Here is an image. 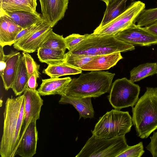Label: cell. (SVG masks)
<instances>
[{
  "mask_svg": "<svg viewBox=\"0 0 157 157\" xmlns=\"http://www.w3.org/2000/svg\"><path fill=\"white\" fill-rule=\"evenodd\" d=\"M25 97L23 94L16 98H8L3 113V131L0 145L2 157H14L21 137L24 124Z\"/></svg>",
  "mask_w": 157,
  "mask_h": 157,
  "instance_id": "6da1fadb",
  "label": "cell"
},
{
  "mask_svg": "<svg viewBox=\"0 0 157 157\" xmlns=\"http://www.w3.org/2000/svg\"><path fill=\"white\" fill-rule=\"evenodd\" d=\"M115 75L108 71H93L74 78L59 95L75 98H96L110 91Z\"/></svg>",
  "mask_w": 157,
  "mask_h": 157,
  "instance_id": "7a4b0ae2",
  "label": "cell"
},
{
  "mask_svg": "<svg viewBox=\"0 0 157 157\" xmlns=\"http://www.w3.org/2000/svg\"><path fill=\"white\" fill-rule=\"evenodd\" d=\"M132 112L137 136L141 139L147 138L157 129V87H147Z\"/></svg>",
  "mask_w": 157,
  "mask_h": 157,
  "instance_id": "3957f363",
  "label": "cell"
},
{
  "mask_svg": "<svg viewBox=\"0 0 157 157\" xmlns=\"http://www.w3.org/2000/svg\"><path fill=\"white\" fill-rule=\"evenodd\" d=\"M135 49V46L118 40L114 36H98L92 33L67 52L74 55L94 56Z\"/></svg>",
  "mask_w": 157,
  "mask_h": 157,
  "instance_id": "277c9868",
  "label": "cell"
},
{
  "mask_svg": "<svg viewBox=\"0 0 157 157\" xmlns=\"http://www.w3.org/2000/svg\"><path fill=\"white\" fill-rule=\"evenodd\" d=\"M132 125L128 112L113 109L99 118L91 132L96 138H112L124 136L130 131Z\"/></svg>",
  "mask_w": 157,
  "mask_h": 157,
  "instance_id": "5b68a950",
  "label": "cell"
},
{
  "mask_svg": "<svg viewBox=\"0 0 157 157\" xmlns=\"http://www.w3.org/2000/svg\"><path fill=\"white\" fill-rule=\"evenodd\" d=\"M129 146L125 135L108 139L92 136L76 157H117Z\"/></svg>",
  "mask_w": 157,
  "mask_h": 157,
  "instance_id": "8992f818",
  "label": "cell"
},
{
  "mask_svg": "<svg viewBox=\"0 0 157 157\" xmlns=\"http://www.w3.org/2000/svg\"><path fill=\"white\" fill-rule=\"evenodd\" d=\"M140 87L126 78L116 79L112 84L109 101L115 109L133 107L139 99Z\"/></svg>",
  "mask_w": 157,
  "mask_h": 157,
  "instance_id": "52a82bcc",
  "label": "cell"
},
{
  "mask_svg": "<svg viewBox=\"0 0 157 157\" xmlns=\"http://www.w3.org/2000/svg\"><path fill=\"white\" fill-rule=\"evenodd\" d=\"M145 3L140 1L131 3L121 15L101 28L95 29L93 34L96 36H114L133 23L145 9Z\"/></svg>",
  "mask_w": 157,
  "mask_h": 157,
  "instance_id": "ba28073f",
  "label": "cell"
},
{
  "mask_svg": "<svg viewBox=\"0 0 157 157\" xmlns=\"http://www.w3.org/2000/svg\"><path fill=\"white\" fill-rule=\"evenodd\" d=\"M121 41L133 46H149L157 44V37L145 27L133 23L113 36Z\"/></svg>",
  "mask_w": 157,
  "mask_h": 157,
  "instance_id": "9c48e42d",
  "label": "cell"
},
{
  "mask_svg": "<svg viewBox=\"0 0 157 157\" xmlns=\"http://www.w3.org/2000/svg\"><path fill=\"white\" fill-rule=\"evenodd\" d=\"M42 17L45 22L53 28L64 17L69 0H39Z\"/></svg>",
  "mask_w": 157,
  "mask_h": 157,
  "instance_id": "30bf717a",
  "label": "cell"
},
{
  "mask_svg": "<svg viewBox=\"0 0 157 157\" xmlns=\"http://www.w3.org/2000/svg\"><path fill=\"white\" fill-rule=\"evenodd\" d=\"M36 121L32 120L21 133L16 154L22 157H32L36 153L38 133Z\"/></svg>",
  "mask_w": 157,
  "mask_h": 157,
  "instance_id": "8fae6325",
  "label": "cell"
},
{
  "mask_svg": "<svg viewBox=\"0 0 157 157\" xmlns=\"http://www.w3.org/2000/svg\"><path fill=\"white\" fill-rule=\"evenodd\" d=\"M25 97L24 126L21 132L26 129L32 120H37L40 118L41 107L43 100L36 90H32L28 87L23 92Z\"/></svg>",
  "mask_w": 157,
  "mask_h": 157,
  "instance_id": "7c38bea8",
  "label": "cell"
},
{
  "mask_svg": "<svg viewBox=\"0 0 157 157\" xmlns=\"http://www.w3.org/2000/svg\"><path fill=\"white\" fill-rule=\"evenodd\" d=\"M52 28L45 21L43 22L38 29L29 36L14 44V48L28 53L34 52L40 48Z\"/></svg>",
  "mask_w": 157,
  "mask_h": 157,
  "instance_id": "4fadbf2b",
  "label": "cell"
},
{
  "mask_svg": "<svg viewBox=\"0 0 157 157\" xmlns=\"http://www.w3.org/2000/svg\"><path fill=\"white\" fill-rule=\"evenodd\" d=\"M21 56L20 52L13 51L5 55L6 65L1 76L6 90L11 88L13 86Z\"/></svg>",
  "mask_w": 157,
  "mask_h": 157,
  "instance_id": "5bb4252c",
  "label": "cell"
},
{
  "mask_svg": "<svg viewBox=\"0 0 157 157\" xmlns=\"http://www.w3.org/2000/svg\"><path fill=\"white\" fill-rule=\"evenodd\" d=\"M122 58L120 52L94 56L80 69L91 71L107 70L115 65Z\"/></svg>",
  "mask_w": 157,
  "mask_h": 157,
  "instance_id": "9a60e30c",
  "label": "cell"
},
{
  "mask_svg": "<svg viewBox=\"0 0 157 157\" xmlns=\"http://www.w3.org/2000/svg\"><path fill=\"white\" fill-rule=\"evenodd\" d=\"M0 15L6 16L23 29L34 24L41 23L45 21L40 13L37 14L22 10L12 12L0 10Z\"/></svg>",
  "mask_w": 157,
  "mask_h": 157,
  "instance_id": "2e32d148",
  "label": "cell"
},
{
  "mask_svg": "<svg viewBox=\"0 0 157 157\" xmlns=\"http://www.w3.org/2000/svg\"><path fill=\"white\" fill-rule=\"evenodd\" d=\"M91 98H75L62 95L59 103L72 105L79 113V120L82 117L84 119L92 118L94 115V112L91 102Z\"/></svg>",
  "mask_w": 157,
  "mask_h": 157,
  "instance_id": "e0dca14e",
  "label": "cell"
},
{
  "mask_svg": "<svg viewBox=\"0 0 157 157\" xmlns=\"http://www.w3.org/2000/svg\"><path fill=\"white\" fill-rule=\"evenodd\" d=\"M71 79L69 77L42 79V83L37 90L39 94L43 96L59 94Z\"/></svg>",
  "mask_w": 157,
  "mask_h": 157,
  "instance_id": "ac0fdd59",
  "label": "cell"
},
{
  "mask_svg": "<svg viewBox=\"0 0 157 157\" xmlns=\"http://www.w3.org/2000/svg\"><path fill=\"white\" fill-rule=\"evenodd\" d=\"M36 0H0V10L12 12L25 11L38 14Z\"/></svg>",
  "mask_w": 157,
  "mask_h": 157,
  "instance_id": "d6986e66",
  "label": "cell"
},
{
  "mask_svg": "<svg viewBox=\"0 0 157 157\" xmlns=\"http://www.w3.org/2000/svg\"><path fill=\"white\" fill-rule=\"evenodd\" d=\"M29 78L24 57L22 54L15 79L11 88L16 96L20 95L27 88Z\"/></svg>",
  "mask_w": 157,
  "mask_h": 157,
  "instance_id": "ffe728a7",
  "label": "cell"
},
{
  "mask_svg": "<svg viewBox=\"0 0 157 157\" xmlns=\"http://www.w3.org/2000/svg\"><path fill=\"white\" fill-rule=\"evenodd\" d=\"M37 55L39 61L48 65H54L65 63V52L48 48H39Z\"/></svg>",
  "mask_w": 157,
  "mask_h": 157,
  "instance_id": "44dd1931",
  "label": "cell"
},
{
  "mask_svg": "<svg viewBox=\"0 0 157 157\" xmlns=\"http://www.w3.org/2000/svg\"><path fill=\"white\" fill-rule=\"evenodd\" d=\"M128 0H115L106 5L104 16L100 24L96 29H99L122 14L126 9V3Z\"/></svg>",
  "mask_w": 157,
  "mask_h": 157,
  "instance_id": "7402d4cb",
  "label": "cell"
},
{
  "mask_svg": "<svg viewBox=\"0 0 157 157\" xmlns=\"http://www.w3.org/2000/svg\"><path fill=\"white\" fill-rule=\"evenodd\" d=\"M82 70L65 63L54 65H48L43 73L50 78H58L64 75H75L81 73Z\"/></svg>",
  "mask_w": 157,
  "mask_h": 157,
  "instance_id": "603a6c76",
  "label": "cell"
},
{
  "mask_svg": "<svg viewBox=\"0 0 157 157\" xmlns=\"http://www.w3.org/2000/svg\"><path fill=\"white\" fill-rule=\"evenodd\" d=\"M157 73V63H143L134 67L130 71V80L134 82Z\"/></svg>",
  "mask_w": 157,
  "mask_h": 157,
  "instance_id": "cb8c5ba5",
  "label": "cell"
},
{
  "mask_svg": "<svg viewBox=\"0 0 157 157\" xmlns=\"http://www.w3.org/2000/svg\"><path fill=\"white\" fill-rule=\"evenodd\" d=\"M45 48L65 52L67 49L64 38L54 33L52 29L44 38L40 48Z\"/></svg>",
  "mask_w": 157,
  "mask_h": 157,
  "instance_id": "d4e9b609",
  "label": "cell"
},
{
  "mask_svg": "<svg viewBox=\"0 0 157 157\" xmlns=\"http://www.w3.org/2000/svg\"><path fill=\"white\" fill-rule=\"evenodd\" d=\"M157 21V8L144 9L135 21L137 25L147 27Z\"/></svg>",
  "mask_w": 157,
  "mask_h": 157,
  "instance_id": "484cf974",
  "label": "cell"
},
{
  "mask_svg": "<svg viewBox=\"0 0 157 157\" xmlns=\"http://www.w3.org/2000/svg\"><path fill=\"white\" fill-rule=\"evenodd\" d=\"M94 56L74 55L65 53V63L80 69L84 65L92 59Z\"/></svg>",
  "mask_w": 157,
  "mask_h": 157,
  "instance_id": "4316f807",
  "label": "cell"
},
{
  "mask_svg": "<svg viewBox=\"0 0 157 157\" xmlns=\"http://www.w3.org/2000/svg\"><path fill=\"white\" fill-rule=\"evenodd\" d=\"M8 19L6 16L0 15V45L3 47L12 45L8 31Z\"/></svg>",
  "mask_w": 157,
  "mask_h": 157,
  "instance_id": "83f0119b",
  "label": "cell"
},
{
  "mask_svg": "<svg viewBox=\"0 0 157 157\" xmlns=\"http://www.w3.org/2000/svg\"><path fill=\"white\" fill-rule=\"evenodd\" d=\"M144 152L143 142H140L134 146H129L125 150L117 157H140Z\"/></svg>",
  "mask_w": 157,
  "mask_h": 157,
  "instance_id": "f1b7e54d",
  "label": "cell"
},
{
  "mask_svg": "<svg viewBox=\"0 0 157 157\" xmlns=\"http://www.w3.org/2000/svg\"><path fill=\"white\" fill-rule=\"evenodd\" d=\"M24 56L26 67L29 77L35 73L37 78L39 77L40 65L34 61L31 55L27 52H24L22 54Z\"/></svg>",
  "mask_w": 157,
  "mask_h": 157,
  "instance_id": "f546056e",
  "label": "cell"
},
{
  "mask_svg": "<svg viewBox=\"0 0 157 157\" xmlns=\"http://www.w3.org/2000/svg\"><path fill=\"white\" fill-rule=\"evenodd\" d=\"M90 34L81 35L78 34L73 33L64 38L67 48L68 51L72 50L79 43L87 38Z\"/></svg>",
  "mask_w": 157,
  "mask_h": 157,
  "instance_id": "4dcf8cb0",
  "label": "cell"
},
{
  "mask_svg": "<svg viewBox=\"0 0 157 157\" xmlns=\"http://www.w3.org/2000/svg\"><path fill=\"white\" fill-rule=\"evenodd\" d=\"M43 23L36 24L22 29L15 37L14 41V44L29 36L36 31Z\"/></svg>",
  "mask_w": 157,
  "mask_h": 157,
  "instance_id": "1f68e13d",
  "label": "cell"
},
{
  "mask_svg": "<svg viewBox=\"0 0 157 157\" xmlns=\"http://www.w3.org/2000/svg\"><path fill=\"white\" fill-rule=\"evenodd\" d=\"M8 31L10 41L12 44H14V40L17 34L23 28L13 22L9 18Z\"/></svg>",
  "mask_w": 157,
  "mask_h": 157,
  "instance_id": "d6a6232c",
  "label": "cell"
},
{
  "mask_svg": "<svg viewBox=\"0 0 157 157\" xmlns=\"http://www.w3.org/2000/svg\"><path fill=\"white\" fill-rule=\"evenodd\" d=\"M151 141L146 147L153 157H157V131L154 132L153 136L150 137Z\"/></svg>",
  "mask_w": 157,
  "mask_h": 157,
  "instance_id": "836d02e7",
  "label": "cell"
},
{
  "mask_svg": "<svg viewBox=\"0 0 157 157\" xmlns=\"http://www.w3.org/2000/svg\"><path fill=\"white\" fill-rule=\"evenodd\" d=\"M37 78L35 74L34 73L30 75L29 78L28 82V87L32 90H36L38 86L36 82Z\"/></svg>",
  "mask_w": 157,
  "mask_h": 157,
  "instance_id": "e575fe53",
  "label": "cell"
},
{
  "mask_svg": "<svg viewBox=\"0 0 157 157\" xmlns=\"http://www.w3.org/2000/svg\"><path fill=\"white\" fill-rule=\"evenodd\" d=\"M144 27L148 31L157 37V21L151 25Z\"/></svg>",
  "mask_w": 157,
  "mask_h": 157,
  "instance_id": "d590c367",
  "label": "cell"
},
{
  "mask_svg": "<svg viewBox=\"0 0 157 157\" xmlns=\"http://www.w3.org/2000/svg\"><path fill=\"white\" fill-rule=\"evenodd\" d=\"M105 2L106 6L108 5L110 2L115 0H100ZM133 1V0H132Z\"/></svg>",
  "mask_w": 157,
  "mask_h": 157,
  "instance_id": "8d00e7d4",
  "label": "cell"
},
{
  "mask_svg": "<svg viewBox=\"0 0 157 157\" xmlns=\"http://www.w3.org/2000/svg\"></svg>",
  "mask_w": 157,
  "mask_h": 157,
  "instance_id": "74e56055",
  "label": "cell"
}]
</instances>
